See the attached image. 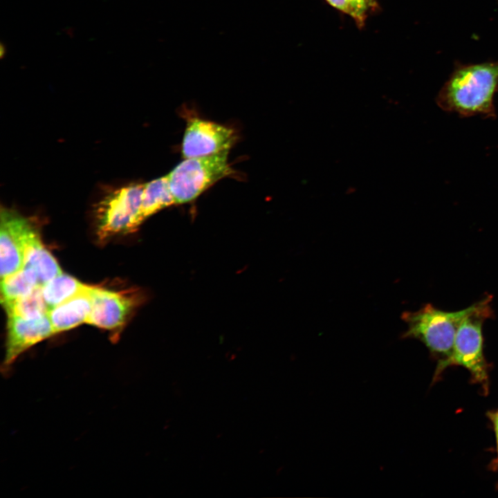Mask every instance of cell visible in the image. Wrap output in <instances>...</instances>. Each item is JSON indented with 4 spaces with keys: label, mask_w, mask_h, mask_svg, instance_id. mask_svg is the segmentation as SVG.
<instances>
[{
    "label": "cell",
    "mask_w": 498,
    "mask_h": 498,
    "mask_svg": "<svg viewBox=\"0 0 498 498\" xmlns=\"http://www.w3.org/2000/svg\"><path fill=\"white\" fill-rule=\"evenodd\" d=\"M331 6L336 10L353 17V11L349 0H325Z\"/></svg>",
    "instance_id": "cell-17"
},
{
    "label": "cell",
    "mask_w": 498,
    "mask_h": 498,
    "mask_svg": "<svg viewBox=\"0 0 498 498\" xmlns=\"http://www.w3.org/2000/svg\"><path fill=\"white\" fill-rule=\"evenodd\" d=\"M473 304L457 311H445L427 304L416 311H405L403 320L407 329L401 338H414L422 342L437 359L434 378L451 365L456 331L472 310Z\"/></svg>",
    "instance_id": "cell-2"
},
{
    "label": "cell",
    "mask_w": 498,
    "mask_h": 498,
    "mask_svg": "<svg viewBox=\"0 0 498 498\" xmlns=\"http://www.w3.org/2000/svg\"><path fill=\"white\" fill-rule=\"evenodd\" d=\"M48 314L36 319L8 315L7 338L2 371L6 373L25 351L54 334Z\"/></svg>",
    "instance_id": "cell-8"
},
{
    "label": "cell",
    "mask_w": 498,
    "mask_h": 498,
    "mask_svg": "<svg viewBox=\"0 0 498 498\" xmlns=\"http://www.w3.org/2000/svg\"><path fill=\"white\" fill-rule=\"evenodd\" d=\"M237 139V133L232 128L199 117H191L187 120L182 155L185 159L230 150Z\"/></svg>",
    "instance_id": "cell-6"
},
{
    "label": "cell",
    "mask_w": 498,
    "mask_h": 498,
    "mask_svg": "<svg viewBox=\"0 0 498 498\" xmlns=\"http://www.w3.org/2000/svg\"><path fill=\"white\" fill-rule=\"evenodd\" d=\"M498 92V60L457 63L436 97L443 111L460 116L496 117L494 97Z\"/></svg>",
    "instance_id": "cell-1"
},
{
    "label": "cell",
    "mask_w": 498,
    "mask_h": 498,
    "mask_svg": "<svg viewBox=\"0 0 498 498\" xmlns=\"http://www.w3.org/2000/svg\"><path fill=\"white\" fill-rule=\"evenodd\" d=\"M229 150L185 158L167 175L176 204L195 200L221 179L236 172L228 163Z\"/></svg>",
    "instance_id": "cell-3"
},
{
    "label": "cell",
    "mask_w": 498,
    "mask_h": 498,
    "mask_svg": "<svg viewBox=\"0 0 498 498\" xmlns=\"http://www.w3.org/2000/svg\"><path fill=\"white\" fill-rule=\"evenodd\" d=\"M492 420L494 423L497 436H498V411L496 413L493 414Z\"/></svg>",
    "instance_id": "cell-18"
},
{
    "label": "cell",
    "mask_w": 498,
    "mask_h": 498,
    "mask_svg": "<svg viewBox=\"0 0 498 498\" xmlns=\"http://www.w3.org/2000/svg\"><path fill=\"white\" fill-rule=\"evenodd\" d=\"M0 223L1 278L23 268L26 237L33 222L15 210L1 208Z\"/></svg>",
    "instance_id": "cell-7"
},
{
    "label": "cell",
    "mask_w": 498,
    "mask_h": 498,
    "mask_svg": "<svg viewBox=\"0 0 498 498\" xmlns=\"http://www.w3.org/2000/svg\"><path fill=\"white\" fill-rule=\"evenodd\" d=\"M23 268L34 270L40 286L62 273L56 259L42 244L35 225L25 239Z\"/></svg>",
    "instance_id": "cell-11"
},
{
    "label": "cell",
    "mask_w": 498,
    "mask_h": 498,
    "mask_svg": "<svg viewBox=\"0 0 498 498\" xmlns=\"http://www.w3.org/2000/svg\"><path fill=\"white\" fill-rule=\"evenodd\" d=\"M144 186V183H131L113 189L100 200L96 219L101 239L132 232L142 222L140 209Z\"/></svg>",
    "instance_id": "cell-5"
},
{
    "label": "cell",
    "mask_w": 498,
    "mask_h": 498,
    "mask_svg": "<svg viewBox=\"0 0 498 498\" xmlns=\"http://www.w3.org/2000/svg\"><path fill=\"white\" fill-rule=\"evenodd\" d=\"M91 311L86 323L106 329L120 327L133 306L122 293L91 286Z\"/></svg>",
    "instance_id": "cell-9"
},
{
    "label": "cell",
    "mask_w": 498,
    "mask_h": 498,
    "mask_svg": "<svg viewBox=\"0 0 498 498\" xmlns=\"http://www.w3.org/2000/svg\"><path fill=\"white\" fill-rule=\"evenodd\" d=\"M91 311V286L48 311L55 333L86 322Z\"/></svg>",
    "instance_id": "cell-10"
},
{
    "label": "cell",
    "mask_w": 498,
    "mask_h": 498,
    "mask_svg": "<svg viewBox=\"0 0 498 498\" xmlns=\"http://www.w3.org/2000/svg\"><path fill=\"white\" fill-rule=\"evenodd\" d=\"M176 204L167 176L145 183L142 196L140 219L142 221L156 212Z\"/></svg>",
    "instance_id": "cell-12"
},
{
    "label": "cell",
    "mask_w": 498,
    "mask_h": 498,
    "mask_svg": "<svg viewBox=\"0 0 498 498\" xmlns=\"http://www.w3.org/2000/svg\"><path fill=\"white\" fill-rule=\"evenodd\" d=\"M492 296L486 295L473 304L470 312L462 320L456 333L451 365L466 368L474 380L488 389L487 364L483 352L482 328L484 322L492 318Z\"/></svg>",
    "instance_id": "cell-4"
},
{
    "label": "cell",
    "mask_w": 498,
    "mask_h": 498,
    "mask_svg": "<svg viewBox=\"0 0 498 498\" xmlns=\"http://www.w3.org/2000/svg\"><path fill=\"white\" fill-rule=\"evenodd\" d=\"M497 450H498V436H497Z\"/></svg>",
    "instance_id": "cell-19"
},
{
    "label": "cell",
    "mask_w": 498,
    "mask_h": 498,
    "mask_svg": "<svg viewBox=\"0 0 498 498\" xmlns=\"http://www.w3.org/2000/svg\"><path fill=\"white\" fill-rule=\"evenodd\" d=\"M8 315L36 319L48 314V307L44 299L42 286L38 285L27 295L3 305Z\"/></svg>",
    "instance_id": "cell-15"
},
{
    "label": "cell",
    "mask_w": 498,
    "mask_h": 498,
    "mask_svg": "<svg viewBox=\"0 0 498 498\" xmlns=\"http://www.w3.org/2000/svg\"><path fill=\"white\" fill-rule=\"evenodd\" d=\"M88 286L73 277L62 273L43 284L42 291L49 310L85 290Z\"/></svg>",
    "instance_id": "cell-13"
},
{
    "label": "cell",
    "mask_w": 498,
    "mask_h": 498,
    "mask_svg": "<svg viewBox=\"0 0 498 498\" xmlns=\"http://www.w3.org/2000/svg\"><path fill=\"white\" fill-rule=\"evenodd\" d=\"M353 11V20L358 27L362 28L369 14L378 7L376 0H349Z\"/></svg>",
    "instance_id": "cell-16"
},
{
    "label": "cell",
    "mask_w": 498,
    "mask_h": 498,
    "mask_svg": "<svg viewBox=\"0 0 498 498\" xmlns=\"http://www.w3.org/2000/svg\"><path fill=\"white\" fill-rule=\"evenodd\" d=\"M39 285L33 270L23 268L19 271L1 279V299L3 305L19 299L33 291Z\"/></svg>",
    "instance_id": "cell-14"
}]
</instances>
